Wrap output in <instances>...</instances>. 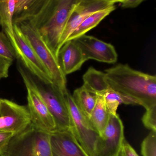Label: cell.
<instances>
[{"label":"cell","instance_id":"1","mask_svg":"<svg viewBox=\"0 0 156 156\" xmlns=\"http://www.w3.org/2000/svg\"><path fill=\"white\" fill-rule=\"evenodd\" d=\"M79 0H17L13 24L27 22L58 59L61 38Z\"/></svg>","mask_w":156,"mask_h":156},{"label":"cell","instance_id":"2","mask_svg":"<svg viewBox=\"0 0 156 156\" xmlns=\"http://www.w3.org/2000/svg\"><path fill=\"white\" fill-rule=\"evenodd\" d=\"M106 81L111 89L133 99L146 110L156 107V76L119 64L105 70Z\"/></svg>","mask_w":156,"mask_h":156},{"label":"cell","instance_id":"3","mask_svg":"<svg viewBox=\"0 0 156 156\" xmlns=\"http://www.w3.org/2000/svg\"><path fill=\"white\" fill-rule=\"evenodd\" d=\"M18 69L25 86L34 89L42 98L54 119L55 130L71 128V118L65 96L62 91L53 83H47L28 71L18 61Z\"/></svg>","mask_w":156,"mask_h":156},{"label":"cell","instance_id":"4","mask_svg":"<svg viewBox=\"0 0 156 156\" xmlns=\"http://www.w3.org/2000/svg\"><path fill=\"white\" fill-rule=\"evenodd\" d=\"M0 156H52L50 133L31 123L12 137Z\"/></svg>","mask_w":156,"mask_h":156},{"label":"cell","instance_id":"5","mask_svg":"<svg viewBox=\"0 0 156 156\" xmlns=\"http://www.w3.org/2000/svg\"><path fill=\"white\" fill-rule=\"evenodd\" d=\"M43 63L49 71L54 84L65 92L67 79L59 65L58 59L44 41L37 30L30 23L22 22L17 23Z\"/></svg>","mask_w":156,"mask_h":156},{"label":"cell","instance_id":"6","mask_svg":"<svg viewBox=\"0 0 156 156\" xmlns=\"http://www.w3.org/2000/svg\"><path fill=\"white\" fill-rule=\"evenodd\" d=\"M64 94L71 118L70 129L88 156H94L96 144L99 135L91 126L88 119L76 106L68 89Z\"/></svg>","mask_w":156,"mask_h":156},{"label":"cell","instance_id":"7","mask_svg":"<svg viewBox=\"0 0 156 156\" xmlns=\"http://www.w3.org/2000/svg\"><path fill=\"white\" fill-rule=\"evenodd\" d=\"M17 59L34 75L47 83H53L51 74L18 25L13 24Z\"/></svg>","mask_w":156,"mask_h":156},{"label":"cell","instance_id":"8","mask_svg":"<svg viewBox=\"0 0 156 156\" xmlns=\"http://www.w3.org/2000/svg\"><path fill=\"white\" fill-rule=\"evenodd\" d=\"M125 139L124 126L118 114L109 115L107 125L98 136L94 156H117Z\"/></svg>","mask_w":156,"mask_h":156},{"label":"cell","instance_id":"9","mask_svg":"<svg viewBox=\"0 0 156 156\" xmlns=\"http://www.w3.org/2000/svg\"><path fill=\"white\" fill-rule=\"evenodd\" d=\"M31 123L28 107L6 99L0 101V132L16 134Z\"/></svg>","mask_w":156,"mask_h":156},{"label":"cell","instance_id":"10","mask_svg":"<svg viewBox=\"0 0 156 156\" xmlns=\"http://www.w3.org/2000/svg\"><path fill=\"white\" fill-rule=\"evenodd\" d=\"M116 4V0H79L64 30L60 42V49L67 41L73 32L86 18L93 13Z\"/></svg>","mask_w":156,"mask_h":156},{"label":"cell","instance_id":"11","mask_svg":"<svg viewBox=\"0 0 156 156\" xmlns=\"http://www.w3.org/2000/svg\"><path fill=\"white\" fill-rule=\"evenodd\" d=\"M82 50L87 61L94 60L101 62L114 64L118 60L115 47L90 35H83L74 40Z\"/></svg>","mask_w":156,"mask_h":156},{"label":"cell","instance_id":"12","mask_svg":"<svg viewBox=\"0 0 156 156\" xmlns=\"http://www.w3.org/2000/svg\"><path fill=\"white\" fill-rule=\"evenodd\" d=\"M28 107L33 125L41 130L50 133L56 129V125L47 106L40 95L33 88L26 87Z\"/></svg>","mask_w":156,"mask_h":156},{"label":"cell","instance_id":"13","mask_svg":"<svg viewBox=\"0 0 156 156\" xmlns=\"http://www.w3.org/2000/svg\"><path fill=\"white\" fill-rule=\"evenodd\" d=\"M50 144L52 156H88L70 129L50 133Z\"/></svg>","mask_w":156,"mask_h":156},{"label":"cell","instance_id":"14","mask_svg":"<svg viewBox=\"0 0 156 156\" xmlns=\"http://www.w3.org/2000/svg\"><path fill=\"white\" fill-rule=\"evenodd\" d=\"M58 60L66 76L80 70L87 60L74 40L66 41L59 51Z\"/></svg>","mask_w":156,"mask_h":156},{"label":"cell","instance_id":"15","mask_svg":"<svg viewBox=\"0 0 156 156\" xmlns=\"http://www.w3.org/2000/svg\"><path fill=\"white\" fill-rule=\"evenodd\" d=\"M16 0H0V26L14 48L16 45L13 20Z\"/></svg>","mask_w":156,"mask_h":156},{"label":"cell","instance_id":"16","mask_svg":"<svg viewBox=\"0 0 156 156\" xmlns=\"http://www.w3.org/2000/svg\"><path fill=\"white\" fill-rule=\"evenodd\" d=\"M83 86L97 95H103L110 88L106 81L105 73L90 67L83 76Z\"/></svg>","mask_w":156,"mask_h":156},{"label":"cell","instance_id":"17","mask_svg":"<svg viewBox=\"0 0 156 156\" xmlns=\"http://www.w3.org/2000/svg\"><path fill=\"white\" fill-rule=\"evenodd\" d=\"M116 9V6H112L93 13L85 19L69 36L67 41L76 40L96 27L104 19Z\"/></svg>","mask_w":156,"mask_h":156},{"label":"cell","instance_id":"18","mask_svg":"<svg viewBox=\"0 0 156 156\" xmlns=\"http://www.w3.org/2000/svg\"><path fill=\"white\" fill-rule=\"evenodd\" d=\"M109 114L106 107L103 95H97L96 104L88 118L91 126L99 135H102L105 129Z\"/></svg>","mask_w":156,"mask_h":156},{"label":"cell","instance_id":"19","mask_svg":"<svg viewBox=\"0 0 156 156\" xmlns=\"http://www.w3.org/2000/svg\"><path fill=\"white\" fill-rule=\"evenodd\" d=\"M72 95L79 110L89 118L96 104L97 95L90 92L83 85L75 89Z\"/></svg>","mask_w":156,"mask_h":156},{"label":"cell","instance_id":"20","mask_svg":"<svg viewBox=\"0 0 156 156\" xmlns=\"http://www.w3.org/2000/svg\"><path fill=\"white\" fill-rule=\"evenodd\" d=\"M106 107L109 115H117V110L119 105H138L136 102L128 98L123 96L111 88L108 89L103 95Z\"/></svg>","mask_w":156,"mask_h":156},{"label":"cell","instance_id":"21","mask_svg":"<svg viewBox=\"0 0 156 156\" xmlns=\"http://www.w3.org/2000/svg\"><path fill=\"white\" fill-rule=\"evenodd\" d=\"M0 57L12 62L17 59L15 49L4 32H0Z\"/></svg>","mask_w":156,"mask_h":156},{"label":"cell","instance_id":"22","mask_svg":"<svg viewBox=\"0 0 156 156\" xmlns=\"http://www.w3.org/2000/svg\"><path fill=\"white\" fill-rule=\"evenodd\" d=\"M142 156H156V131L151 130L141 145Z\"/></svg>","mask_w":156,"mask_h":156},{"label":"cell","instance_id":"23","mask_svg":"<svg viewBox=\"0 0 156 156\" xmlns=\"http://www.w3.org/2000/svg\"><path fill=\"white\" fill-rule=\"evenodd\" d=\"M142 121L147 129L156 131V107L146 110L142 117Z\"/></svg>","mask_w":156,"mask_h":156},{"label":"cell","instance_id":"24","mask_svg":"<svg viewBox=\"0 0 156 156\" xmlns=\"http://www.w3.org/2000/svg\"><path fill=\"white\" fill-rule=\"evenodd\" d=\"M117 156H139L132 146L124 140L121 148Z\"/></svg>","mask_w":156,"mask_h":156},{"label":"cell","instance_id":"25","mask_svg":"<svg viewBox=\"0 0 156 156\" xmlns=\"http://www.w3.org/2000/svg\"><path fill=\"white\" fill-rule=\"evenodd\" d=\"M12 62L0 57V79L9 76V69Z\"/></svg>","mask_w":156,"mask_h":156},{"label":"cell","instance_id":"26","mask_svg":"<svg viewBox=\"0 0 156 156\" xmlns=\"http://www.w3.org/2000/svg\"><path fill=\"white\" fill-rule=\"evenodd\" d=\"M144 1V0H116L117 4L126 9L136 8Z\"/></svg>","mask_w":156,"mask_h":156},{"label":"cell","instance_id":"27","mask_svg":"<svg viewBox=\"0 0 156 156\" xmlns=\"http://www.w3.org/2000/svg\"><path fill=\"white\" fill-rule=\"evenodd\" d=\"M15 134L12 132H0V154Z\"/></svg>","mask_w":156,"mask_h":156},{"label":"cell","instance_id":"28","mask_svg":"<svg viewBox=\"0 0 156 156\" xmlns=\"http://www.w3.org/2000/svg\"><path fill=\"white\" fill-rule=\"evenodd\" d=\"M1 98H0V101H1Z\"/></svg>","mask_w":156,"mask_h":156}]
</instances>
